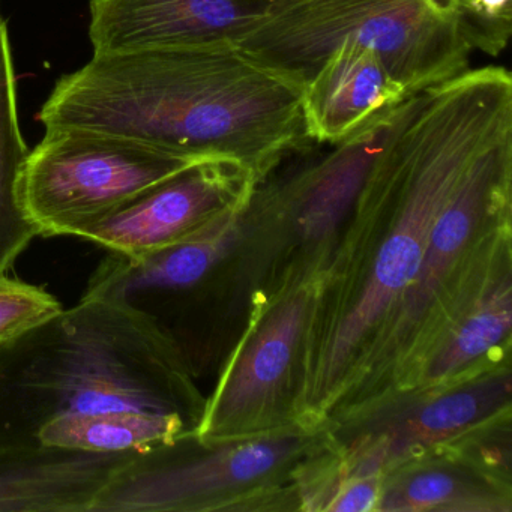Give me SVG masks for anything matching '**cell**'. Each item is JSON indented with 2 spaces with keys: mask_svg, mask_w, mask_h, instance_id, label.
I'll list each match as a JSON object with an SVG mask.
<instances>
[{
  "mask_svg": "<svg viewBox=\"0 0 512 512\" xmlns=\"http://www.w3.org/2000/svg\"><path fill=\"white\" fill-rule=\"evenodd\" d=\"M470 49L499 56L512 35V0H455Z\"/></svg>",
  "mask_w": 512,
  "mask_h": 512,
  "instance_id": "obj_19",
  "label": "cell"
},
{
  "mask_svg": "<svg viewBox=\"0 0 512 512\" xmlns=\"http://www.w3.org/2000/svg\"><path fill=\"white\" fill-rule=\"evenodd\" d=\"M256 184V176L241 164L202 161L146 191L83 232L80 239L122 256L155 253L185 241L247 202Z\"/></svg>",
  "mask_w": 512,
  "mask_h": 512,
  "instance_id": "obj_10",
  "label": "cell"
},
{
  "mask_svg": "<svg viewBox=\"0 0 512 512\" xmlns=\"http://www.w3.org/2000/svg\"><path fill=\"white\" fill-rule=\"evenodd\" d=\"M406 461L383 475L376 511H509V482L458 449Z\"/></svg>",
  "mask_w": 512,
  "mask_h": 512,
  "instance_id": "obj_15",
  "label": "cell"
},
{
  "mask_svg": "<svg viewBox=\"0 0 512 512\" xmlns=\"http://www.w3.org/2000/svg\"><path fill=\"white\" fill-rule=\"evenodd\" d=\"M397 107V106H395ZM395 107L367 119L331 151L281 181H260L245 217L251 223L283 224L295 230L302 257L296 284H313L328 263L349 221L371 166L392 124Z\"/></svg>",
  "mask_w": 512,
  "mask_h": 512,
  "instance_id": "obj_9",
  "label": "cell"
},
{
  "mask_svg": "<svg viewBox=\"0 0 512 512\" xmlns=\"http://www.w3.org/2000/svg\"><path fill=\"white\" fill-rule=\"evenodd\" d=\"M205 400L176 347L121 302L79 304L0 344V445L37 443L64 415L154 412L196 430Z\"/></svg>",
  "mask_w": 512,
  "mask_h": 512,
  "instance_id": "obj_3",
  "label": "cell"
},
{
  "mask_svg": "<svg viewBox=\"0 0 512 512\" xmlns=\"http://www.w3.org/2000/svg\"><path fill=\"white\" fill-rule=\"evenodd\" d=\"M511 116V74L493 65L395 107L355 209L313 284L296 370V422L323 428L350 412L437 214L494 128Z\"/></svg>",
  "mask_w": 512,
  "mask_h": 512,
  "instance_id": "obj_1",
  "label": "cell"
},
{
  "mask_svg": "<svg viewBox=\"0 0 512 512\" xmlns=\"http://www.w3.org/2000/svg\"><path fill=\"white\" fill-rule=\"evenodd\" d=\"M136 452L0 445V512H92Z\"/></svg>",
  "mask_w": 512,
  "mask_h": 512,
  "instance_id": "obj_12",
  "label": "cell"
},
{
  "mask_svg": "<svg viewBox=\"0 0 512 512\" xmlns=\"http://www.w3.org/2000/svg\"><path fill=\"white\" fill-rule=\"evenodd\" d=\"M302 88L239 46L110 53L59 79L38 119L233 161L260 182L305 139Z\"/></svg>",
  "mask_w": 512,
  "mask_h": 512,
  "instance_id": "obj_2",
  "label": "cell"
},
{
  "mask_svg": "<svg viewBox=\"0 0 512 512\" xmlns=\"http://www.w3.org/2000/svg\"><path fill=\"white\" fill-rule=\"evenodd\" d=\"M383 475H362L335 482L322 511H376Z\"/></svg>",
  "mask_w": 512,
  "mask_h": 512,
  "instance_id": "obj_20",
  "label": "cell"
},
{
  "mask_svg": "<svg viewBox=\"0 0 512 512\" xmlns=\"http://www.w3.org/2000/svg\"><path fill=\"white\" fill-rule=\"evenodd\" d=\"M509 410L511 371L506 362L448 388L391 395L323 430L338 479L385 475L508 418Z\"/></svg>",
  "mask_w": 512,
  "mask_h": 512,
  "instance_id": "obj_7",
  "label": "cell"
},
{
  "mask_svg": "<svg viewBox=\"0 0 512 512\" xmlns=\"http://www.w3.org/2000/svg\"><path fill=\"white\" fill-rule=\"evenodd\" d=\"M271 0H89L94 55L238 46Z\"/></svg>",
  "mask_w": 512,
  "mask_h": 512,
  "instance_id": "obj_11",
  "label": "cell"
},
{
  "mask_svg": "<svg viewBox=\"0 0 512 512\" xmlns=\"http://www.w3.org/2000/svg\"><path fill=\"white\" fill-rule=\"evenodd\" d=\"M511 326V266H506L422 356L395 394L437 391L497 367L508 358Z\"/></svg>",
  "mask_w": 512,
  "mask_h": 512,
  "instance_id": "obj_14",
  "label": "cell"
},
{
  "mask_svg": "<svg viewBox=\"0 0 512 512\" xmlns=\"http://www.w3.org/2000/svg\"><path fill=\"white\" fill-rule=\"evenodd\" d=\"M62 311L61 302L44 287L0 277V344L16 340Z\"/></svg>",
  "mask_w": 512,
  "mask_h": 512,
  "instance_id": "obj_18",
  "label": "cell"
},
{
  "mask_svg": "<svg viewBox=\"0 0 512 512\" xmlns=\"http://www.w3.org/2000/svg\"><path fill=\"white\" fill-rule=\"evenodd\" d=\"M313 284L277 295L229 362L193 436L203 445L248 439L296 424L295 382Z\"/></svg>",
  "mask_w": 512,
  "mask_h": 512,
  "instance_id": "obj_8",
  "label": "cell"
},
{
  "mask_svg": "<svg viewBox=\"0 0 512 512\" xmlns=\"http://www.w3.org/2000/svg\"><path fill=\"white\" fill-rule=\"evenodd\" d=\"M28 154L17 112L10 32L0 11V277L7 275L20 254L40 236L19 197L20 175Z\"/></svg>",
  "mask_w": 512,
  "mask_h": 512,
  "instance_id": "obj_16",
  "label": "cell"
},
{
  "mask_svg": "<svg viewBox=\"0 0 512 512\" xmlns=\"http://www.w3.org/2000/svg\"><path fill=\"white\" fill-rule=\"evenodd\" d=\"M188 433L193 428L187 421L169 413H76L44 424L37 443L91 452H142Z\"/></svg>",
  "mask_w": 512,
  "mask_h": 512,
  "instance_id": "obj_17",
  "label": "cell"
},
{
  "mask_svg": "<svg viewBox=\"0 0 512 512\" xmlns=\"http://www.w3.org/2000/svg\"><path fill=\"white\" fill-rule=\"evenodd\" d=\"M346 43L373 50L409 95L469 70L472 52L455 0H271L238 46L304 86Z\"/></svg>",
  "mask_w": 512,
  "mask_h": 512,
  "instance_id": "obj_4",
  "label": "cell"
},
{
  "mask_svg": "<svg viewBox=\"0 0 512 512\" xmlns=\"http://www.w3.org/2000/svg\"><path fill=\"white\" fill-rule=\"evenodd\" d=\"M202 161L110 134L46 130L19 181L23 211L40 236H74Z\"/></svg>",
  "mask_w": 512,
  "mask_h": 512,
  "instance_id": "obj_6",
  "label": "cell"
},
{
  "mask_svg": "<svg viewBox=\"0 0 512 512\" xmlns=\"http://www.w3.org/2000/svg\"><path fill=\"white\" fill-rule=\"evenodd\" d=\"M409 97L373 50L338 46L302 89L304 137L335 145L359 125Z\"/></svg>",
  "mask_w": 512,
  "mask_h": 512,
  "instance_id": "obj_13",
  "label": "cell"
},
{
  "mask_svg": "<svg viewBox=\"0 0 512 512\" xmlns=\"http://www.w3.org/2000/svg\"><path fill=\"white\" fill-rule=\"evenodd\" d=\"M323 428L304 424L232 442L203 445L193 434L136 452L98 496L92 512H194L248 509L301 479L325 446Z\"/></svg>",
  "mask_w": 512,
  "mask_h": 512,
  "instance_id": "obj_5",
  "label": "cell"
}]
</instances>
